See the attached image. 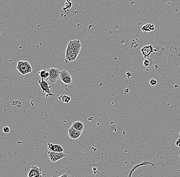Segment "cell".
<instances>
[{"label":"cell","mask_w":180,"mask_h":177,"mask_svg":"<svg viewBox=\"0 0 180 177\" xmlns=\"http://www.w3.org/2000/svg\"><path fill=\"white\" fill-rule=\"evenodd\" d=\"M81 44L80 40H71L66 50V56L72 54H79L81 50Z\"/></svg>","instance_id":"cell-1"},{"label":"cell","mask_w":180,"mask_h":177,"mask_svg":"<svg viewBox=\"0 0 180 177\" xmlns=\"http://www.w3.org/2000/svg\"><path fill=\"white\" fill-rule=\"evenodd\" d=\"M16 69L23 75L29 74L32 72V68L28 61H19L18 62Z\"/></svg>","instance_id":"cell-2"},{"label":"cell","mask_w":180,"mask_h":177,"mask_svg":"<svg viewBox=\"0 0 180 177\" xmlns=\"http://www.w3.org/2000/svg\"><path fill=\"white\" fill-rule=\"evenodd\" d=\"M47 71L49 73V78L47 79L48 80H49L51 83H55L59 80L61 72L60 69L57 68H48Z\"/></svg>","instance_id":"cell-3"},{"label":"cell","mask_w":180,"mask_h":177,"mask_svg":"<svg viewBox=\"0 0 180 177\" xmlns=\"http://www.w3.org/2000/svg\"><path fill=\"white\" fill-rule=\"evenodd\" d=\"M59 79L63 83L66 85H71L73 83L72 77L66 70L61 71Z\"/></svg>","instance_id":"cell-4"},{"label":"cell","mask_w":180,"mask_h":177,"mask_svg":"<svg viewBox=\"0 0 180 177\" xmlns=\"http://www.w3.org/2000/svg\"><path fill=\"white\" fill-rule=\"evenodd\" d=\"M40 87L42 89L43 92H46L47 95L46 96V98L48 97H53L54 95L52 93V92L51 91L50 88L51 86H49V84L46 82V81L44 79H41V80L39 81Z\"/></svg>","instance_id":"cell-5"},{"label":"cell","mask_w":180,"mask_h":177,"mask_svg":"<svg viewBox=\"0 0 180 177\" xmlns=\"http://www.w3.org/2000/svg\"><path fill=\"white\" fill-rule=\"evenodd\" d=\"M48 155L49 157L50 161L53 163H56L57 161L65 158L66 154L63 152L59 153V152H48Z\"/></svg>","instance_id":"cell-6"},{"label":"cell","mask_w":180,"mask_h":177,"mask_svg":"<svg viewBox=\"0 0 180 177\" xmlns=\"http://www.w3.org/2000/svg\"><path fill=\"white\" fill-rule=\"evenodd\" d=\"M27 177H42V172L41 168L38 166L32 165L28 174Z\"/></svg>","instance_id":"cell-7"},{"label":"cell","mask_w":180,"mask_h":177,"mask_svg":"<svg viewBox=\"0 0 180 177\" xmlns=\"http://www.w3.org/2000/svg\"><path fill=\"white\" fill-rule=\"evenodd\" d=\"M156 51H157V50H155L154 47L151 45H145L141 49L142 54L144 57V58H146V59L149 58L151 54L153 53V52Z\"/></svg>","instance_id":"cell-8"},{"label":"cell","mask_w":180,"mask_h":177,"mask_svg":"<svg viewBox=\"0 0 180 177\" xmlns=\"http://www.w3.org/2000/svg\"><path fill=\"white\" fill-rule=\"evenodd\" d=\"M69 137L73 140H76L81 136L82 132H80L79 131L76 130L75 129L70 128L68 130Z\"/></svg>","instance_id":"cell-9"},{"label":"cell","mask_w":180,"mask_h":177,"mask_svg":"<svg viewBox=\"0 0 180 177\" xmlns=\"http://www.w3.org/2000/svg\"><path fill=\"white\" fill-rule=\"evenodd\" d=\"M48 151L54 152L62 153L64 151L63 148L59 145H53L52 143H48Z\"/></svg>","instance_id":"cell-10"},{"label":"cell","mask_w":180,"mask_h":177,"mask_svg":"<svg viewBox=\"0 0 180 177\" xmlns=\"http://www.w3.org/2000/svg\"><path fill=\"white\" fill-rule=\"evenodd\" d=\"M71 128L82 132L84 130L85 126L83 121H75L72 124Z\"/></svg>","instance_id":"cell-11"},{"label":"cell","mask_w":180,"mask_h":177,"mask_svg":"<svg viewBox=\"0 0 180 177\" xmlns=\"http://www.w3.org/2000/svg\"><path fill=\"white\" fill-rule=\"evenodd\" d=\"M141 30L143 32H150L155 30V25L151 24H147L144 26H142L141 28Z\"/></svg>","instance_id":"cell-12"},{"label":"cell","mask_w":180,"mask_h":177,"mask_svg":"<svg viewBox=\"0 0 180 177\" xmlns=\"http://www.w3.org/2000/svg\"><path fill=\"white\" fill-rule=\"evenodd\" d=\"M79 54H70V55H67V56H65V61L66 62H67L68 61L72 62L73 61H74L76 60L77 57H78Z\"/></svg>","instance_id":"cell-13"},{"label":"cell","mask_w":180,"mask_h":177,"mask_svg":"<svg viewBox=\"0 0 180 177\" xmlns=\"http://www.w3.org/2000/svg\"><path fill=\"white\" fill-rule=\"evenodd\" d=\"M39 76L41 77L42 79H48L49 77V73L47 69H42V70L39 71Z\"/></svg>","instance_id":"cell-14"},{"label":"cell","mask_w":180,"mask_h":177,"mask_svg":"<svg viewBox=\"0 0 180 177\" xmlns=\"http://www.w3.org/2000/svg\"><path fill=\"white\" fill-rule=\"evenodd\" d=\"M58 99L59 100H61L64 103H69L71 101V97L67 95H60Z\"/></svg>","instance_id":"cell-15"},{"label":"cell","mask_w":180,"mask_h":177,"mask_svg":"<svg viewBox=\"0 0 180 177\" xmlns=\"http://www.w3.org/2000/svg\"><path fill=\"white\" fill-rule=\"evenodd\" d=\"M140 167H141V165H140V164H139V163L134 166L132 168V169H131V171H130L129 173H128V177H132V175L133 174V172H134L135 171H136L137 169L140 168Z\"/></svg>","instance_id":"cell-16"},{"label":"cell","mask_w":180,"mask_h":177,"mask_svg":"<svg viewBox=\"0 0 180 177\" xmlns=\"http://www.w3.org/2000/svg\"><path fill=\"white\" fill-rule=\"evenodd\" d=\"M143 65H144L145 67H150V66H152V65L150 64V61L148 59H146L144 60V61L143 62Z\"/></svg>","instance_id":"cell-17"},{"label":"cell","mask_w":180,"mask_h":177,"mask_svg":"<svg viewBox=\"0 0 180 177\" xmlns=\"http://www.w3.org/2000/svg\"><path fill=\"white\" fill-rule=\"evenodd\" d=\"M149 84L151 86H155L157 84V81L154 79H151L150 80Z\"/></svg>","instance_id":"cell-18"},{"label":"cell","mask_w":180,"mask_h":177,"mask_svg":"<svg viewBox=\"0 0 180 177\" xmlns=\"http://www.w3.org/2000/svg\"><path fill=\"white\" fill-rule=\"evenodd\" d=\"M3 131L5 133H9L10 132V128L8 127H4L3 129Z\"/></svg>","instance_id":"cell-19"},{"label":"cell","mask_w":180,"mask_h":177,"mask_svg":"<svg viewBox=\"0 0 180 177\" xmlns=\"http://www.w3.org/2000/svg\"><path fill=\"white\" fill-rule=\"evenodd\" d=\"M175 145L177 147L180 148V139H178L175 142Z\"/></svg>","instance_id":"cell-20"},{"label":"cell","mask_w":180,"mask_h":177,"mask_svg":"<svg viewBox=\"0 0 180 177\" xmlns=\"http://www.w3.org/2000/svg\"><path fill=\"white\" fill-rule=\"evenodd\" d=\"M57 177H68V175L67 174H64L62 175H60V176Z\"/></svg>","instance_id":"cell-21"},{"label":"cell","mask_w":180,"mask_h":177,"mask_svg":"<svg viewBox=\"0 0 180 177\" xmlns=\"http://www.w3.org/2000/svg\"><path fill=\"white\" fill-rule=\"evenodd\" d=\"M179 134H180V133H179Z\"/></svg>","instance_id":"cell-22"},{"label":"cell","mask_w":180,"mask_h":177,"mask_svg":"<svg viewBox=\"0 0 180 177\" xmlns=\"http://www.w3.org/2000/svg\"></svg>","instance_id":"cell-23"},{"label":"cell","mask_w":180,"mask_h":177,"mask_svg":"<svg viewBox=\"0 0 180 177\" xmlns=\"http://www.w3.org/2000/svg\"></svg>","instance_id":"cell-24"}]
</instances>
